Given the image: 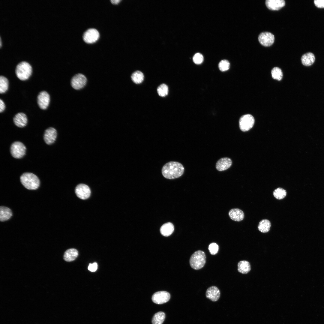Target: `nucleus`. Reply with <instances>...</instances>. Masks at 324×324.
<instances>
[{
	"label": "nucleus",
	"mask_w": 324,
	"mask_h": 324,
	"mask_svg": "<svg viewBox=\"0 0 324 324\" xmlns=\"http://www.w3.org/2000/svg\"><path fill=\"white\" fill-rule=\"evenodd\" d=\"M87 79L82 74H79L75 75L72 78L71 84L75 89L79 90L82 88L86 85Z\"/></svg>",
	"instance_id": "obj_7"
},
{
	"label": "nucleus",
	"mask_w": 324,
	"mask_h": 324,
	"mask_svg": "<svg viewBox=\"0 0 324 324\" xmlns=\"http://www.w3.org/2000/svg\"><path fill=\"white\" fill-rule=\"evenodd\" d=\"M78 254L77 250L74 248H71L66 250L64 253L63 258L67 262H71L74 260Z\"/></svg>",
	"instance_id": "obj_21"
},
{
	"label": "nucleus",
	"mask_w": 324,
	"mask_h": 324,
	"mask_svg": "<svg viewBox=\"0 0 324 324\" xmlns=\"http://www.w3.org/2000/svg\"><path fill=\"white\" fill-rule=\"evenodd\" d=\"M174 230V226L171 223L168 222L162 225L160 229L161 234L164 236L167 237L172 234Z\"/></svg>",
	"instance_id": "obj_20"
},
{
	"label": "nucleus",
	"mask_w": 324,
	"mask_h": 324,
	"mask_svg": "<svg viewBox=\"0 0 324 324\" xmlns=\"http://www.w3.org/2000/svg\"><path fill=\"white\" fill-rule=\"evenodd\" d=\"M14 122L17 126L22 128L25 126L27 122V118L26 115L23 112L16 114L13 118Z\"/></svg>",
	"instance_id": "obj_17"
},
{
	"label": "nucleus",
	"mask_w": 324,
	"mask_h": 324,
	"mask_svg": "<svg viewBox=\"0 0 324 324\" xmlns=\"http://www.w3.org/2000/svg\"><path fill=\"white\" fill-rule=\"evenodd\" d=\"M50 100L49 94L45 91L40 92L37 97V103L41 109L45 110L48 107Z\"/></svg>",
	"instance_id": "obj_11"
},
{
	"label": "nucleus",
	"mask_w": 324,
	"mask_h": 324,
	"mask_svg": "<svg viewBox=\"0 0 324 324\" xmlns=\"http://www.w3.org/2000/svg\"><path fill=\"white\" fill-rule=\"evenodd\" d=\"M250 266L249 262L246 260L240 261L238 264V272L243 274L248 273L250 270Z\"/></svg>",
	"instance_id": "obj_23"
},
{
	"label": "nucleus",
	"mask_w": 324,
	"mask_h": 324,
	"mask_svg": "<svg viewBox=\"0 0 324 324\" xmlns=\"http://www.w3.org/2000/svg\"><path fill=\"white\" fill-rule=\"evenodd\" d=\"M315 59L314 54L311 52H308L302 55L301 58V61L303 65L309 66L313 64Z\"/></svg>",
	"instance_id": "obj_19"
},
{
	"label": "nucleus",
	"mask_w": 324,
	"mask_h": 324,
	"mask_svg": "<svg viewBox=\"0 0 324 324\" xmlns=\"http://www.w3.org/2000/svg\"><path fill=\"white\" fill-rule=\"evenodd\" d=\"M208 249L211 254L212 255H215L218 252L219 246L217 243L213 242L209 244Z\"/></svg>",
	"instance_id": "obj_32"
},
{
	"label": "nucleus",
	"mask_w": 324,
	"mask_h": 324,
	"mask_svg": "<svg viewBox=\"0 0 324 324\" xmlns=\"http://www.w3.org/2000/svg\"><path fill=\"white\" fill-rule=\"evenodd\" d=\"M314 2L315 5L318 8H324V0H315Z\"/></svg>",
	"instance_id": "obj_34"
},
{
	"label": "nucleus",
	"mask_w": 324,
	"mask_h": 324,
	"mask_svg": "<svg viewBox=\"0 0 324 324\" xmlns=\"http://www.w3.org/2000/svg\"><path fill=\"white\" fill-rule=\"evenodd\" d=\"M170 293L165 291H160L154 293L152 297V300L155 303L161 304L167 302L170 299Z\"/></svg>",
	"instance_id": "obj_9"
},
{
	"label": "nucleus",
	"mask_w": 324,
	"mask_h": 324,
	"mask_svg": "<svg viewBox=\"0 0 324 324\" xmlns=\"http://www.w3.org/2000/svg\"><path fill=\"white\" fill-rule=\"evenodd\" d=\"M220 295L219 290L215 286H212L208 288L206 293V297L213 302L217 301L219 299Z\"/></svg>",
	"instance_id": "obj_14"
},
{
	"label": "nucleus",
	"mask_w": 324,
	"mask_h": 324,
	"mask_svg": "<svg viewBox=\"0 0 324 324\" xmlns=\"http://www.w3.org/2000/svg\"><path fill=\"white\" fill-rule=\"evenodd\" d=\"M22 184L28 190H36L39 187L40 181L38 177L34 174L29 172L23 173L20 177Z\"/></svg>",
	"instance_id": "obj_2"
},
{
	"label": "nucleus",
	"mask_w": 324,
	"mask_h": 324,
	"mask_svg": "<svg viewBox=\"0 0 324 324\" xmlns=\"http://www.w3.org/2000/svg\"><path fill=\"white\" fill-rule=\"evenodd\" d=\"M218 67L220 71H225L229 69L230 63L228 61L226 60H223L219 62Z\"/></svg>",
	"instance_id": "obj_31"
},
{
	"label": "nucleus",
	"mask_w": 324,
	"mask_h": 324,
	"mask_svg": "<svg viewBox=\"0 0 324 324\" xmlns=\"http://www.w3.org/2000/svg\"><path fill=\"white\" fill-rule=\"evenodd\" d=\"M57 136L56 130L53 128L50 127L45 131L44 136V140L46 144L51 145L55 142Z\"/></svg>",
	"instance_id": "obj_13"
},
{
	"label": "nucleus",
	"mask_w": 324,
	"mask_h": 324,
	"mask_svg": "<svg viewBox=\"0 0 324 324\" xmlns=\"http://www.w3.org/2000/svg\"><path fill=\"white\" fill-rule=\"evenodd\" d=\"M26 148L21 142L16 141L13 142L10 147V152L12 156L16 158H20L25 155Z\"/></svg>",
	"instance_id": "obj_5"
},
{
	"label": "nucleus",
	"mask_w": 324,
	"mask_h": 324,
	"mask_svg": "<svg viewBox=\"0 0 324 324\" xmlns=\"http://www.w3.org/2000/svg\"><path fill=\"white\" fill-rule=\"evenodd\" d=\"M75 192L77 197L82 200L88 198L91 193L89 188L87 185L83 184H80L76 186Z\"/></svg>",
	"instance_id": "obj_8"
},
{
	"label": "nucleus",
	"mask_w": 324,
	"mask_h": 324,
	"mask_svg": "<svg viewBox=\"0 0 324 324\" xmlns=\"http://www.w3.org/2000/svg\"><path fill=\"white\" fill-rule=\"evenodd\" d=\"M229 215L232 220L236 221H241L244 218L243 212L238 208L231 209L229 212Z\"/></svg>",
	"instance_id": "obj_18"
},
{
	"label": "nucleus",
	"mask_w": 324,
	"mask_h": 324,
	"mask_svg": "<svg viewBox=\"0 0 324 324\" xmlns=\"http://www.w3.org/2000/svg\"><path fill=\"white\" fill-rule=\"evenodd\" d=\"M157 90L159 96L164 97L166 96L168 94V87L166 84H162L158 86Z\"/></svg>",
	"instance_id": "obj_30"
},
{
	"label": "nucleus",
	"mask_w": 324,
	"mask_h": 324,
	"mask_svg": "<svg viewBox=\"0 0 324 324\" xmlns=\"http://www.w3.org/2000/svg\"><path fill=\"white\" fill-rule=\"evenodd\" d=\"M253 116L249 114L244 115L239 120V126L240 130L245 132L249 130L253 127L254 123Z\"/></svg>",
	"instance_id": "obj_6"
},
{
	"label": "nucleus",
	"mask_w": 324,
	"mask_h": 324,
	"mask_svg": "<svg viewBox=\"0 0 324 324\" xmlns=\"http://www.w3.org/2000/svg\"><path fill=\"white\" fill-rule=\"evenodd\" d=\"M131 78L133 81L136 84L141 83L143 80L144 76L143 74L140 71H136L134 72Z\"/></svg>",
	"instance_id": "obj_26"
},
{
	"label": "nucleus",
	"mask_w": 324,
	"mask_h": 324,
	"mask_svg": "<svg viewBox=\"0 0 324 324\" xmlns=\"http://www.w3.org/2000/svg\"><path fill=\"white\" fill-rule=\"evenodd\" d=\"M121 0H112L111 2L113 4H116L118 3Z\"/></svg>",
	"instance_id": "obj_37"
},
{
	"label": "nucleus",
	"mask_w": 324,
	"mask_h": 324,
	"mask_svg": "<svg viewBox=\"0 0 324 324\" xmlns=\"http://www.w3.org/2000/svg\"><path fill=\"white\" fill-rule=\"evenodd\" d=\"M194 62L196 64H200L203 61V57L200 53H197L195 54L193 57Z\"/></svg>",
	"instance_id": "obj_33"
},
{
	"label": "nucleus",
	"mask_w": 324,
	"mask_h": 324,
	"mask_svg": "<svg viewBox=\"0 0 324 324\" xmlns=\"http://www.w3.org/2000/svg\"><path fill=\"white\" fill-rule=\"evenodd\" d=\"M273 194L276 199L281 200L284 198L286 196V192L284 189L281 188H278L274 191Z\"/></svg>",
	"instance_id": "obj_29"
},
{
	"label": "nucleus",
	"mask_w": 324,
	"mask_h": 324,
	"mask_svg": "<svg viewBox=\"0 0 324 324\" xmlns=\"http://www.w3.org/2000/svg\"><path fill=\"white\" fill-rule=\"evenodd\" d=\"M272 77L273 79L278 81L282 78L283 74L281 70L278 67L273 68L271 71Z\"/></svg>",
	"instance_id": "obj_28"
},
{
	"label": "nucleus",
	"mask_w": 324,
	"mask_h": 324,
	"mask_svg": "<svg viewBox=\"0 0 324 324\" xmlns=\"http://www.w3.org/2000/svg\"><path fill=\"white\" fill-rule=\"evenodd\" d=\"M271 226L270 221L267 219H263L259 222L258 226V230L262 233H266L270 230Z\"/></svg>",
	"instance_id": "obj_24"
},
{
	"label": "nucleus",
	"mask_w": 324,
	"mask_h": 324,
	"mask_svg": "<svg viewBox=\"0 0 324 324\" xmlns=\"http://www.w3.org/2000/svg\"><path fill=\"white\" fill-rule=\"evenodd\" d=\"M165 318V313L163 312H159L153 316L152 320V324H162Z\"/></svg>",
	"instance_id": "obj_25"
},
{
	"label": "nucleus",
	"mask_w": 324,
	"mask_h": 324,
	"mask_svg": "<svg viewBox=\"0 0 324 324\" xmlns=\"http://www.w3.org/2000/svg\"><path fill=\"white\" fill-rule=\"evenodd\" d=\"M184 168L180 163L174 161H170L163 166L161 172L163 176L168 179L178 178L183 174Z\"/></svg>",
	"instance_id": "obj_1"
},
{
	"label": "nucleus",
	"mask_w": 324,
	"mask_h": 324,
	"mask_svg": "<svg viewBox=\"0 0 324 324\" xmlns=\"http://www.w3.org/2000/svg\"><path fill=\"white\" fill-rule=\"evenodd\" d=\"M12 215L11 210L9 208L4 206L0 208V220L3 222L10 218Z\"/></svg>",
	"instance_id": "obj_22"
},
{
	"label": "nucleus",
	"mask_w": 324,
	"mask_h": 324,
	"mask_svg": "<svg viewBox=\"0 0 324 324\" xmlns=\"http://www.w3.org/2000/svg\"><path fill=\"white\" fill-rule=\"evenodd\" d=\"M258 38L260 43L265 46H268L272 45L274 40V35L268 32L261 33L259 35Z\"/></svg>",
	"instance_id": "obj_10"
},
{
	"label": "nucleus",
	"mask_w": 324,
	"mask_h": 324,
	"mask_svg": "<svg viewBox=\"0 0 324 324\" xmlns=\"http://www.w3.org/2000/svg\"><path fill=\"white\" fill-rule=\"evenodd\" d=\"M97 264L95 262L93 263H90L88 267V269L92 272H94L97 270Z\"/></svg>",
	"instance_id": "obj_35"
},
{
	"label": "nucleus",
	"mask_w": 324,
	"mask_h": 324,
	"mask_svg": "<svg viewBox=\"0 0 324 324\" xmlns=\"http://www.w3.org/2000/svg\"><path fill=\"white\" fill-rule=\"evenodd\" d=\"M99 37V33L96 29L90 28L85 32L83 36V38L86 42L91 44L97 41Z\"/></svg>",
	"instance_id": "obj_12"
},
{
	"label": "nucleus",
	"mask_w": 324,
	"mask_h": 324,
	"mask_svg": "<svg viewBox=\"0 0 324 324\" xmlns=\"http://www.w3.org/2000/svg\"><path fill=\"white\" fill-rule=\"evenodd\" d=\"M232 164L231 159L228 158H223L218 160L216 163V169L220 171L226 170L230 168Z\"/></svg>",
	"instance_id": "obj_15"
},
{
	"label": "nucleus",
	"mask_w": 324,
	"mask_h": 324,
	"mask_svg": "<svg viewBox=\"0 0 324 324\" xmlns=\"http://www.w3.org/2000/svg\"><path fill=\"white\" fill-rule=\"evenodd\" d=\"M32 72L31 66L28 62L25 61L19 62L15 68V73L17 77L22 81L28 79L31 75Z\"/></svg>",
	"instance_id": "obj_4"
},
{
	"label": "nucleus",
	"mask_w": 324,
	"mask_h": 324,
	"mask_svg": "<svg viewBox=\"0 0 324 324\" xmlns=\"http://www.w3.org/2000/svg\"><path fill=\"white\" fill-rule=\"evenodd\" d=\"M266 7L272 10H278L285 5L284 0H266L265 2Z\"/></svg>",
	"instance_id": "obj_16"
},
{
	"label": "nucleus",
	"mask_w": 324,
	"mask_h": 324,
	"mask_svg": "<svg viewBox=\"0 0 324 324\" xmlns=\"http://www.w3.org/2000/svg\"><path fill=\"white\" fill-rule=\"evenodd\" d=\"M5 106L3 101L1 99L0 100V112H3L5 109Z\"/></svg>",
	"instance_id": "obj_36"
},
{
	"label": "nucleus",
	"mask_w": 324,
	"mask_h": 324,
	"mask_svg": "<svg viewBox=\"0 0 324 324\" xmlns=\"http://www.w3.org/2000/svg\"><path fill=\"white\" fill-rule=\"evenodd\" d=\"M8 81L5 77L1 76H0V93L1 94L5 93L8 90Z\"/></svg>",
	"instance_id": "obj_27"
},
{
	"label": "nucleus",
	"mask_w": 324,
	"mask_h": 324,
	"mask_svg": "<svg viewBox=\"0 0 324 324\" xmlns=\"http://www.w3.org/2000/svg\"><path fill=\"white\" fill-rule=\"evenodd\" d=\"M206 256L205 252L201 250L195 252L191 256L190 265L193 269L198 270L202 268L206 262Z\"/></svg>",
	"instance_id": "obj_3"
}]
</instances>
